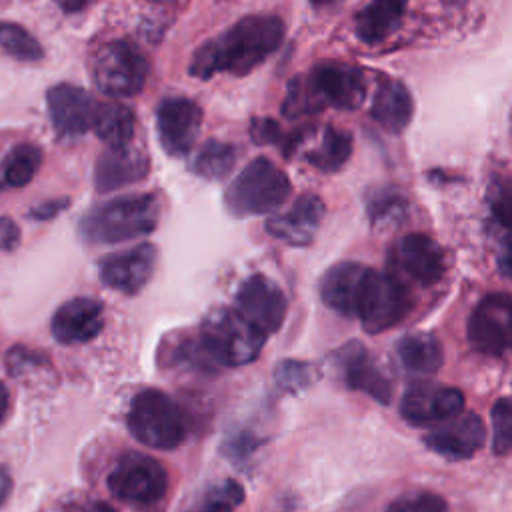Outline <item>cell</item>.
<instances>
[{
  "label": "cell",
  "mask_w": 512,
  "mask_h": 512,
  "mask_svg": "<svg viewBox=\"0 0 512 512\" xmlns=\"http://www.w3.org/2000/svg\"><path fill=\"white\" fill-rule=\"evenodd\" d=\"M282 38L284 22L278 16H246L194 52L190 74L196 78H210L216 72L248 74L278 50Z\"/></svg>",
  "instance_id": "1"
},
{
  "label": "cell",
  "mask_w": 512,
  "mask_h": 512,
  "mask_svg": "<svg viewBox=\"0 0 512 512\" xmlns=\"http://www.w3.org/2000/svg\"><path fill=\"white\" fill-rule=\"evenodd\" d=\"M160 216V204L152 194H130L108 200L86 212L80 234L92 244H116L150 234Z\"/></svg>",
  "instance_id": "2"
},
{
  "label": "cell",
  "mask_w": 512,
  "mask_h": 512,
  "mask_svg": "<svg viewBox=\"0 0 512 512\" xmlns=\"http://www.w3.org/2000/svg\"><path fill=\"white\" fill-rule=\"evenodd\" d=\"M366 94L362 72L338 62L316 66L306 80L298 78L290 84L284 112L298 116L314 110L312 102L352 110L362 104Z\"/></svg>",
  "instance_id": "3"
},
{
  "label": "cell",
  "mask_w": 512,
  "mask_h": 512,
  "mask_svg": "<svg viewBox=\"0 0 512 512\" xmlns=\"http://www.w3.org/2000/svg\"><path fill=\"white\" fill-rule=\"evenodd\" d=\"M126 426L136 442L154 450H174L186 438L180 406L162 390L144 388L130 400Z\"/></svg>",
  "instance_id": "4"
},
{
  "label": "cell",
  "mask_w": 512,
  "mask_h": 512,
  "mask_svg": "<svg viewBox=\"0 0 512 512\" xmlns=\"http://www.w3.org/2000/svg\"><path fill=\"white\" fill-rule=\"evenodd\" d=\"M290 192L288 176L272 160L258 156L232 180L224 194V202L238 218L258 216L280 208L288 200Z\"/></svg>",
  "instance_id": "5"
},
{
  "label": "cell",
  "mask_w": 512,
  "mask_h": 512,
  "mask_svg": "<svg viewBox=\"0 0 512 512\" xmlns=\"http://www.w3.org/2000/svg\"><path fill=\"white\" fill-rule=\"evenodd\" d=\"M198 338L216 366H244L252 362L266 340L260 330L230 308L212 310L204 318Z\"/></svg>",
  "instance_id": "6"
},
{
  "label": "cell",
  "mask_w": 512,
  "mask_h": 512,
  "mask_svg": "<svg viewBox=\"0 0 512 512\" xmlns=\"http://www.w3.org/2000/svg\"><path fill=\"white\" fill-rule=\"evenodd\" d=\"M90 76L100 92L126 98L144 88L148 62L132 42L110 40L100 44L90 56Z\"/></svg>",
  "instance_id": "7"
},
{
  "label": "cell",
  "mask_w": 512,
  "mask_h": 512,
  "mask_svg": "<svg viewBox=\"0 0 512 512\" xmlns=\"http://www.w3.org/2000/svg\"><path fill=\"white\" fill-rule=\"evenodd\" d=\"M108 490L130 506H152L168 490L166 468L142 452H124L108 474Z\"/></svg>",
  "instance_id": "8"
},
{
  "label": "cell",
  "mask_w": 512,
  "mask_h": 512,
  "mask_svg": "<svg viewBox=\"0 0 512 512\" xmlns=\"http://www.w3.org/2000/svg\"><path fill=\"white\" fill-rule=\"evenodd\" d=\"M408 308L406 286L396 276L370 268L356 312L364 330L370 334L384 332L396 326L406 316Z\"/></svg>",
  "instance_id": "9"
},
{
  "label": "cell",
  "mask_w": 512,
  "mask_h": 512,
  "mask_svg": "<svg viewBox=\"0 0 512 512\" xmlns=\"http://www.w3.org/2000/svg\"><path fill=\"white\" fill-rule=\"evenodd\" d=\"M288 302L282 290L266 276H250L236 294V312L264 336L276 332L286 318Z\"/></svg>",
  "instance_id": "10"
},
{
  "label": "cell",
  "mask_w": 512,
  "mask_h": 512,
  "mask_svg": "<svg viewBox=\"0 0 512 512\" xmlns=\"http://www.w3.org/2000/svg\"><path fill=\"white\" fill-rule=\"evenodd\" d=\"M468 336L476 350L500 354L512 346V298L506 294L486 296L472 312Z\"/></svg>",
  "instance_id": "11"
},
{
  "label": "cell",
  "mask_w": 512,
  "mask_h": 512,
  "mask_svg": "<svg viewBox=\"0 0 512 512\" xmlns=\"http://www.w3.org/2000/svg\"><path fill=\"white\" fill-rule=\"evenodd\" d=\"M202 110L188 98H166L156 110V128L162 148L170 156H186L200 132Z\"/></svg>",
  "instance_id": "12"
},
{
  "label": "cell",
  "mask_w": 512,
  "mask_h": 512,
  "mask_svg": "<svg viewBox=\"0 0 512 512\" xmlns=\"http://www.w3.org/2000/svg\"><path fill=\"white\" fill-rule=\"evenodd\" d=\"M462 410L464 396L458 388L430 382L414 384L400 402V414L416 426L446 422L462 414Z\"/></svg>",
  "instance_id": "13"
},
{
  "label": "cell",
  "mask_w": 512,
  "mask_h": 512,
  "mask_svg": "<svg viewBox=\"0 0 512 512\" xmlns=\"http://www.w3.org/2000/svg\"><path fill=\"white\" fill-rule=\"evenodd\" d=\"M156 256L152 244H138L130 250L110 254L100 262V280L116 292L136 294L148 284L156 266Z\"/></svg>",
  "instance_id": "14"
},
{
  "label": "cell",
  "mask_w": 512,
  "mask_h": 512,
  "mask_svg": "<svg viewBox=\"0 0 512 512\" xmlns=\"http://www.w3.org/2000/svg\"><path fill=\"white\" fill-rule=\"evenodd\" d=\"M48 114L62 138H78L92 128L96 104L92 96L74 84H56L46 94Z\"/></svg>",
  "instance_id": "15"
},
{
  "label": "cell",
  "mask_w": 512,
  "mask_h": 512,
  "mask_svg": "<svg viewBox=\"0 0 512 512\" xmlns=\"http://www.w3.org/2000/svg\"><path fill=\"white\" fill-rule=\"evenodd\" d=\"M424 442L448 460H466L486 444V424L478 414H458L426 434Z\"/></svg>",
  "instance_id": "16"
},
{
  "label": "cell",
  "mask_w": 512,
  "mask_h": 512,
  "mask_svg": "<svg viewBox=\"0 0 512 512\" xmlns=\"http://www.w3.org/2000/svg\"><path fill=\"white\" fill-rule=\"evenodd\" d=\"M104 326L102 304L94 298H72L52 316L50 330L60 344H86L94 340Z\"/></svg>",
  "instance_id": "17"
},
{
  "label": "cell",
  "mask_w": 512,
  "mask_h": 512,
  "mask_svg": "<svg viewBox=\"0 0 512 512\" xmlns=\"http://www.w3.org/2000/svg\"><path fill=\"white\" fill-rule=\"evenodd\" d=\"M394 260L402 272L420 284H434L442 278L446 262L436 240L426 234H406L394 246Z\"/></svg>",
  "instance_id": "18"
},
{
  "label": "cell",
  "mask_w": 512,
  "mask_h": 512,
  "mask_svg": "<svg viewBox=\"0 0 512 512\" xmlns=\"http://www.w3.org/2000/svg\"><path fill=\"white\" fill-rule=\"evenodd\" d=\"M324 216V204L314 194H302L288 212L276 214L268 218L266 230L270 236L292 244V246H304L310 244L316 236V230Z\"/></svg>",
  "instance_id": "19"
},
{
  "label": "cell",
  "mask_w": 512,
  "mask_h": 512,
  "mask_svg": "<svg viewBox=\"0 0 512 512\" xmlns=\"http://www.w3.org/2000/svg\"><path fill=\"white\" fill-rule=\"evenodd\" d=\"M368 272L370 268L360 262L334 264L320 280L322 302L342 316H356Z\"/></svg>",
  "instance_id": "20"
},
{
  "label": "cell",
  "mask_w": 512,
  "mask_h": 512,
  "mask_svg": "<svg viewBox=\"0 0 512 512\" xmlns=\"http://www.w3.org/2000/svg\"><path fill=\"white\" fill-rule=\"evenodd\" d=\"M148 174V156L142 148L128 144L120 148H106L98 158L94 170V186L106 194L126 184H134Z\"/></svg>",
  "instance_id": "21"
},
{
  "label": "cell",
  "mask_w": 512,
  "mask_h": 512,
  "mask_svg": "<svg viewBox=\"0 0 512 512\" xmlns=\"http://www.w3.org/2000/svg\"><path fill=\"white\" fill-rule=\"evenodd\" d=\"M340 368L350 388L360 390L382 404L390 400V380L380 372L360 344H350L340 350Z\"/></svg>",
  "instance_id": "22"
},
{
  "label": "cell",
  "mask_w": 512,
  "mask_h": 512,
  "mask_svg": "<svg viewBox=\"0 0 512 512\" xmlns=\"http://www.w3.org/2000/svg\"><path fill=\"white\" fill-rule=\"evenodd\" d=\"M374 120L388 132H402L412 118L414 102L410 90L400 80H384L372 100Z\"/></svg>",
  "instance_id": "23"
},
{
  "label": "cell",
  "mask_w": 512,
  "mask_h": 512,
  "mask_svg": "<svg viewBox=\"0 0 512 512\" xmlns=\"http://www.w3.org/2000/svg\"><path fill=\"white\" fill-rule=\"evenodd\" d=\"M406 12V0H370L356 18V34L366 44L388 38Z\"/></svg>",
  "instance_id": "24"
},
{
  "label": "cell",
  "mask_w": 512,
  "mask_h": 512,
  "mask_svg": "<svg viewBox=\"0 0 512 512\" xmlns=\"http://www.w3.org/2000/svg\"><path fill=\"white\" fill-rule=\"evenodd\" d=\"M400 364L416 376H432L444 362L442 344L428 332H412L400 338L396 346Z\"/></svg>",
  "instance_id": "25"
},
{
  "label": "cell",
  "mask_w": 512,
  "mask_h": 512,
  "mask_svg": "<svg viewBox=\"0 0 512 512\" xmlns=\"http://www.w3.org/2000/svg\"><path fill=\"white\" fill-rule=\"evenodd\" d=\"M92 128L108 148H120L132 144L136 118L128 106L118 102H104L96 106Z\"/></svg>",
  "instance_id": "26"
},
{
  "label": "cell",
  "mask_w": 512,
  "mask_h": 512,
  "mask_svg": "<svg viewBox=\"0 0 512 512\" xmlns=\"http://www.w3.org/2000/svg\"><path fill=\"white\" fill-rule=\"evenodd\" d=\"M42 166V150L32 142L14 146L0 164V190L24 188Z\"/></svg>",
  "instance_id": "27"
},
{
  "label": "cell",
  "mask_w": 512,
  "mask_h": 512,
  "mask_svg": "<svg viewBox=\"0 0 512 512\" xmlns=\"http://www.w3.org/2000/svg\"><path fill=\"white\" fill-rule=\"evenodd\" d=\"M234 164H236L234 146L220 140H208L198 148L192 160V170L202 178L222 180L232 172Z\"/></svg>",
  "instance_id": "28"
},
{
  "label": "cell",
  "mask_w": 512,
  "mask_h": 512,
  "mask_svg": "<svg viewBox=\"0 0 512 512\" xmlns=\"http://www.w3.org/2000/svg\"><path fill=\"white\" fill-rule=\"evenodd\" d=\"M352 152V138L348 132L338 128H328L322 136V144L310 154V162L324 172L338 170Z\"/></svg>",
  "instance_id": "29"
},
{
  "label": "cell",
  "mask_w": 512,
  "mask_h": 512,
  "mask_svg": "<svg viewBox=\"0 0 512 512\" xmlns=\"http://www.w3.org/2000/svg\"><path fill=\"white\" fill-rule=\"evenodd\" d=\"M0 48L20 62H38L44 56L42 44L14 22H0Z\"/></svg>",
  "instance_id": "30"
},
{
  "label": "cell",
  "mask_w": 512,
  "mask_h": 512,
  "mask_svg": "<svg viewBox=\"0 0 512 512\" xmlns=\"http://www.w3.org/2000/svg\"><path fill=\"white\" fill-rule=\"evenodd\" d=\"M406 214V200L392 190L376 192L370 200V218L376 226H394Z\"/></svg>",
  "instance_id": "31"
},
{
  "label": "cell",
  "mask_w": 512,
  "mask_h": 512,
  "mask_svg": "<svg viewBox=\"0 0 512 512\" xmlns=\"http://www.w3.org/2000/svg\"><path fill=\"white\" fill-rule=\"evenodd\" d=\"M492 442L496 452L512 450V400L502 398L492 408Z\"/></svg>",
  "instance_id": "32"
},
{
  "label": "cell",
  "mask_w": 512,
  "mask_h": 512,
  "mask_svg": "<svg viewBox=\"0 0 512 512\" xmlns=\"http://www.w3.org/2000/svg\"><path fill=\"white\" fill-rule=\"evenodd\" d=\"M386 512H448L446 500L432 492H418V494H404L396 498Z\"/></svg>",
  "instance_id": "33"
},
{
  "label": "cell",
  "mask_w": 512,
  "mask_h": 512,
  "mask_svg": "<svg viewBox=\"0 0 512 512\" xmlns=\"http://www.w3.org/2000/svg\"><path fill=\"white\" fill-rule=\"evenodd\" d=\"M490 210L496 220L512 228V178H500L490 190Z\"/></svg>",
  "instance_id": "34"
},
{
  "label": "cell",
  "mask_w": 512,
  "mask_h": 512,
  "mask_svg": "<svg viewBox=\"0 0 512 512\" xmlns=\"http://www.w3.org/2000/svg\"><path fill=\"white\" fill-rule=\"evenodd\" d=\"M238 502H242V488L234 482H228L206 498L200 512H232Z\"/></svg>",
  "instance_id": "35"
},
{
  "label": "cell",
  "mask_w": 512,
  "mask_h": 512,
  "mask_svg": "<svg viewBox=\"0 0 512 512\" xmlns=\"http://www.w3.org/2000/svg\"><path fill=\"white\" fill-rule=\"evenodd\" d=\"M280 136V130L276 126L274 120L270 118H256L252 122V138L258 142V144H270V142H276Z\"/></svg>",
  "instance_id": "36"
},
{
  "label": "cell",
  "mask_w": 512,
  "mask_h": 512,
  "mask_svg": "<svg viewBox=\"0 0 512 512\" xmlns=\"http://www.w3.org/2000/svg\"><path fill=\"white\" fill-rule=\"evenodd\" d=\"M20 244V230L8 216H0V248L12 252Z\"/></svg>",
  "instance_id": "37"
},
{
  "label": "cell",
  "mask_w": 512,
  "mask_h": 512,
  "mask_svg": "<svg viewBox=\"0 0 512 512\" xmlns=\"http://www.w3.org/2000/svg\"><path fill=\"white\" fill-rule=\"evenodd\" d=\"M66 204H68L66 200H48V202H44V204L32 208L30 214H32L34 218H38V220H48V218H54L60 210H64Z\"/></svg>",
  "instance_id": "38"
},
{
  "label": "cell",
  "mask_w": 512,
  "mask_h": 512,
  "mask_svg": "<svg viewBox=\"0 0 512 512\" xmlns=\"http://www.w3.org/2000/svg\"><path fill=\"white\" fill-rule=\"evenodd\" d=\"M10 492H12V478H10L8 470L4 466H0V508L8 500Z\"/></svg>",
  "instance_id": "39"
},
{
  "label": "cell",
  "mask_w": 512,
  "mask_h": 512,
  "mask_svg": "<svg viewBox=\"0 0 512 512\" xmlns=\"http://www.w3.org/2000/svg\"><path fill=\"white\" fill-rule=\"evenodd\" d=\"M92 0H54V4L64 10V12H78L82 8H86Z\"/></svg>",
  "instance_id": "40"
},
{
  "label": "cell",
  "mask_w": 512,
  "mask_h": 512,
  "mask_svg": "<svg viewBox=\"0 0 512 512\" xmlns=\"http://www.w3.org/2000/svg\"><path fill=\"white\" fill-rule=\"evenodd\" d=\"M8 406H10V396H8L6 386L0 382V422L4 420V416L8 412Z\"/></svg>",
  "instance_id": "41"
},
{
  "label": "cell",
  "mask_w": 512,
  "mask_h": 512,
  "mask_svg": "<svg viewBox=\"0 0 512 512\" xmlns=\"http://www.w3.org/2000/svg\"><path fill=\"white\" fill-rule=\"evenodd\" d=\"M504 270L512 276V246L508 248V252H506V256H504Z\"/></svg>",
  "instance_id": "42"
}]
</instances>
